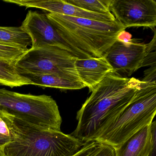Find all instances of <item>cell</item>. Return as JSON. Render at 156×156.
<instances>
[{"label": "cell", "mask_w": 156, "mask_h": 156, "mask_svg": "<svg viewBox=\"0 0 156 156\" xmlns=\"http://www.w3.org/2000/svg\"><path fill=\"white\" fill-rule=\"evenodd\" d=\"M80 82L92 90L108 75L115 73L105 56L88 58H77L75 63Z\"/></svg>", "instance_id": "cell-11"}, {"label": "cell", "mask_w": 156, "mask_h": 156, "mask_svg": "<svg viewBox=\"0 0 156 156\" xmlns=\"http://www.w3.org/2000/svg\"><path fill=\"white\" fill-rule=\"evenodd\" d=\"M0 44L29 50L32 46L30 37L22 26L2 27L0 26Z\"/></svg>", "instance_id": "cell-14"}, {"label": "cell", "mask_w": 156, "mask_h": 156, "mask_svg": "<svg viewBox=\"0 0 156 156\" xmlns=\"http://www.w3.org/2000/svg\"><path fill=\"white\" fill-rule=\"evenodd\" d=\"M0 112L38 127L61 131L62 118L59 108L50 96L22 94L2 88Z\"/></svg>", "instance_id": "cell-5"}, {"label": "cell", "mask_w": 156, "mask_h": 156, "mask_svg": "<svg viewBox=\"0 0 156 156\" xmlns=\"http://www.w3.org/2000/svg\"><path fill=\"white\" fill-rule=\"evenodd\" d=\"M132 35L129 33L127 32L125 30L122 31L119 33L117 36V41H120L123 42L127 43L130 41Z\"/></svg>", "instance_id": "cell-21"}, {"label": "cell", "mask_w": 156, "mask_h": 156, "mask_svg": "<svg viewBox=\"0 0 156 156\" xmlns=\"http://www.w3.org/2000/svg\"><path fill=\"white\" fill-rule=\"evenodd\" d=\"M0 156H7L3 148L0 147Z\"/></svg>", "instance_id": "cell-24"}, {"label": "cell", "mask_w": 156, "mask_h": 156, "mask_svg": "<svg viewBox=\"0 0 156 156\" xmlns=\"http://www.w3.org/2000/svg\"><path fill=\"white\" fill-rule=\"evenodd\" d=\"M27 51L0 44V60L17 62Z\"/></svg>", "instance_id": "cell-17"}, {"label": "cell", "mask_w": 156, "mask_h": 156, "mask_svg": "<svg viewBox=\"0 0 156 156\" xmlns=\"http://www.w3.org/2000/svg\"><path fill=\"white\" fill-rule=\"evenodd\" d=\"M4 2L25 7L26 9H40L49 12L48 13H56L100 21L112 22L116 20L112 13L101 14L91 12L67 3L65 0H5Z\"/></svg>", "instance_id": "cell-10"}, {"label": "cell", "mask_w": 156, "mask_h": 156, "mask_svg": "<svg viewBox=\"0 0 156 156\" xmlns=\"http://www.w3.org/2000/svg\"><path fill=\"white\" fill-rule=\"evenodd\" d=\"M0 134L10 137V133L7 124L3 119L0 117Z\"/></svg>", "instance_id": "cell-22"}, {"label": "cell", "mask_w": 156, "mask_h": 156, "mask_svg": "<svg viewBox=\"0 0 156 156\" xmlns=\"http://www.w3.org/2000/svg\"><path fill=\"white\" fill-rule=\"evenodd\" d=\"M15 64L12 62L0 60V85L11 88L32 85L30 81L18 72Z\"/></svg>", "instance_id": "cell-15"}, {"label": "cell", "mask_w": 156, "mask_h": 156, "mask_svg": "<svg viewBox=\"0 0 156 156\" xmlns=\"http://www.w3.org/2000/svg\"><path fill=\"white\" fill-rule=\"evenodd\" d=\"M87 156H116L115 149L109 145L98 143L95 148Z\"/></svg>", "instance_id": "cell-18"}, {"label": "cell", "mask_w": 156, "mask_h": 156, "mask_svg": "<svg viewBox=\"0 0 156 156\" xmlns=\"http://www.w3.org/2000/svg\"><path fill=\"white\" fill-rule=\"evenodd\" d=\"M151 125L135 133L115 149L116 156H149L151 149Z\"/></svg>", "instance_id": "cell-12"}, {"label": "cell", "mask_w": 156, "mask_h": 156, "mask_svg": "<svg viewBox=\"0 0 156 156\" xmlns=\"http://www.w3.org/2000/svg\"><path fill=\"white\" fill-rule=\"evenodd\" d=\"M110 12L124 28L156 26V2L154 0H111Z\"/></svg>", "instance_id": "cell-8"}, {"label": "cell", "mask_w": 156, "mask_h": 156, "mask_svg": "<svg viewBox=\"0 0 156 156\" xmlns=\"http://www.w3.org/2000/svg\"><path fill=\"white\" fill-rule=\"evenodd\" d=\"M23 76L28 78L32 85L42 87L65 90H78L85 87L81 82L73 81L60 76L48 74H26Z\"/></svg>", "instance_id": "cell-13"}, {"label": "cell", "mask_w": 156, "mask_h": 156, "mask_svg": "<svg viewBox=\"0 0 156 156\" xmlns=\"http://www.w3.org/2000/svg\"><path fill=\"white\" fill-rule=\"evenodd\" d=\"M65 41L88 58L101 57L125 30L117 20L100 21L56 13H46Z\"/></svg>", "instance_id": "cell-3"}, {"label": "cell", "mask_w": 156, "mask_h": 156, "mask_svg": "<svg viewBox=\"0 0 156 156\" xmlns=\"http://www.w3.org/2000/svg\"><path fill=\"white\" fill-rule=\"evenodd\" d=\"M78 57L62 48L52 45L29 49L15 64L21 75H56L80 82L76 70Z\"/></svg>", "instance_id": "cell-6"}, {"label": "cell", "mask_w": 156, "mask_h": 156, "mask_svg": "<svg viewBox=\"0 0 156 156\" xmlns=\"http://www.w3.org/2000/svg\"><path fill=\"white\" fill-rule=\"evenodd\" d=\"M141 83L136 78L115 73L106 76L77 112L78 123L73 136L84 143L95 141L132 101Z\"/></svg>", "instance_id": "cell-1"}, {"label": "cell", "mask_w": 156, "mask_h": 156, "mask_svg": "<svg viewBox=\"0 0 156 156\" xmlns=\"http://www.w3.org/2000/svg\"><path fill=\"white\" fill-rule=\"evenodd\" d=\"M98 143L95 141L87 142L78 152L73 156H87L95 148Z\"/></svg>", "instance_id": "cell-19"}, {"label": "cell", "mask_w": 156, "mask_h": 156, "mask_svg": "<svg viewBox=\"0 0 156 156\" xmlns=\"http://www.w3.org/2000/svg\"><path fill=\"white\" fill-rule=\"evenodd\" d=\"M148 53L147 45L144 44L133 40L127 43L117 41L104 56L115 74L130 76L144 65Z\"/></svg>", "instance_id": "cell-9"}, {"label": "cell", "mask_w": 156, "mask_h": 156, "mask_svg": "<svg viewBox=\"0 0 156 156\" xmlns=\"http://www.w3.org/2000/svg\"><path fill=\"white\" fill-rule=\"evenodd\" d=\"M21 26L31 39V48L52 45L66 50L78 58H88L65 41L46 13L29 11Z\"/></svg>", "instance_id": "cell-7"}, {"label": "cell", "mask_w": 156, "mask_h": 156, "mask_svg": "<svg viewBox=\"0 0 156 156\" xmlns=\"http://www.w3.org/2000/svg\"><path fill=\"white\" fill-rule=\"evenodd\" d=\"M67 3L94 13L110 14L111 0H65Z\"/></svg>", "instance_id": "cell-16"}, {"label": "cell", "mask_w": 156, "mask_h": 156, "mask_svg": "<svg viewBox=\"0 0 156 156\" xmlns=\"http://www.w3.org/2000/svg\"><path fill=\"white\" fill-rule=\"evenodd\" d=\"M151 149L149 156H156V121H152L151 124Z\"/></svg>", "instance_id": "cell-20"}, {"label": "cell", "mask_w": 156, "mask_h": 156, "mask_svg": "<svg viewBox=\"0 0 156 156\" xmlns=\"http://www.w3.org/2000/svg\"><path fill=\"white\" fill-rule=\"evenodd\" d=\"M0 117L11 138L4 148L7 156H73L85 144L72 135L35 126L3 112Z\"/></svg>", "instance_id": "cell-2"}, {"label": "cell", "mask_w": 156, "mask_h": 156, "mask_svg": "<svg viewBox=\"0 0 156 156\" xmlns=\"http://www.w3.org/2000/svg\"><path fill=\"white\" fill-rule=\"evenodd\" d=\"M141 81L132 101L100 134L97 142L116 148L152 123L156 114V81Z\"/></svg>", "instance_id": "cell-4"}, {"label": "cell", "mask_w": 156, "mask_h": 156, "mask_svg": "<svg viewBox=\"0 0 156 156\" xmlns=\"http://www.w3.org/2000/svg\"><path fill=\"white\" fill-rule=\"evenodd\" d=\"M11 138L10 137L4 136L0 134V147L4 148L5 146L10 141Z\"/></svg>", "instance_id": "cell-23"}]
</instances>
